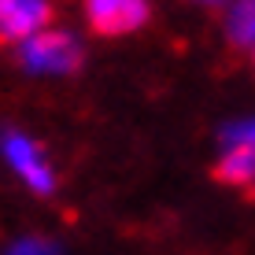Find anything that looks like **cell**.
Listing matches in <instances>:
<instances>
[{"label":"cell","instance_id":"ba28073f","mask_svg":"<svg viewBox=\"0 0 255 255\" xmlns=\"http://www.w3.org/2000/svg\"><path fill=\"white\" fill-rule=\"evenodd\" d=\"M11 255H59L52 244H45V241H22V244H15L11 248Z\"/></svg>","mask_w":255,"mask_h":255},{"label":"cell","instance_id":"277c9868","mask_svg":"<svg viewBox=\"0 0 255 255\" xmlns=\"http://www.w3.org/2000/svg\"><path fill=\"white\" fill-rule=\"evenodd\" d=\"M4 155H7V163L15 166V174H19L33 192H52L56 189V174H52L48 159L41 155V148L33 144L30 137L7 133L4 137Z\"/></svg>","mask_w":255,"mask_h":255},{"label":"cell","instance_id":"30bf717a","mask_svg":"<svg viewBox=\"0 0 255 255\" xmlns=\"http://www.w3.org/2000/svg\"><path fill=\"white\" fill-rule=\"evenodd\" d=\"M252 56H255V48H252Z\"/></svg>","mask_w":255,"mask_h":255},{"label":"cell","instance_id":"5b68a950","mask_svg":"<svg viewBox=\"0 0 255 255\" xmlns=\"http://www.w3.org/2000/svg\"><path fill=\"white\" fill-rule=\"evenodd\" d=\"M215 178L222 181V185L255 189V148L252 144H230L226 155L215 166Z\"/></svg>","mask_w":255,"mask_h":255},{"label":"cell","instance_id":"7a4b0ae2","mask_svg":"<svg viewBox=\"0 0 255 255\" xmlns=\"http://www.w3.org/2000/svg\"><path fill=\"white\" fill-rule=\"evenodd\" d=\"M85 19L100 37H126L148 22V0H85Z\"/></svg>","mask_w":255,"mask_h":255},{"label":"cell","instance_id":"52a82bcc","mask_svg":"<svg viewBox=\"0 0 255 255\" xmlns=\"http://www.w3.org/2000/svg\"><path fill=\"white\" fill-rule=\"evenodd\" d=\"M226 140L230 144H252L255 148V122H241V126L226 129Z\"/></svg>","mask_w":255,"mask_h":255},{"label":"cell","instance_id":"6da1fadb","mask_svg":"<svg viewBox=\"0 0 255 255\" xmlns=\"http://www.w3.org/2000/svg\"><path fill=\"white\" fill-rule=\"evenodd\" d=\"M19 63L37 74H70L82 67V45L67 30H41L19 45Z\"/></svg>","mask_w":255,"mask_h":255},{"label":"cell","instance_id":"9c48e42d","mask_svg":"<svg viewBox=\"0 0 255 255\" xmlns=\"http://www.w3.org/2000/svg\"><path fill=\"white\" fill-rule=\"evenodd\" d=\"M200 4H222V0H200Z\"/></svg>","mask_w":255,"mask_h":255},{"label":"cell","instance_id":"3957f363","mask_svg":"<svg viewBox=\"0 0 255 255\" xmlns=\"http://www.w3.org/2000/svg\"><path fill=\"white\" fill-rule=\"evenodd\" d=\"M48 0H0V45H22L33 33L48 30Z\"/></svg>","mask_w":255,"mask_h":255},{"label":"cell","instance_id":"8fae6325","mask_svg":"<svg viewBox=\"0 0 255 255\" xmlns=\"http://www.w3.org/2000/svg\"><path fill=\"white\" fill-rule=\"evenodd\" d=\"M252 192H255V189H252Z\"/></svg>","mask_w":255,"mask_h":255},{"label":"cell","instance_id":"8992f818","mask_svg":"<svg viewBox=\"0 0 255 255\" xmlns=\"http://www.w3.org/2000/svg\"><path fill=\"white\" fill-rule=\"evenodd\" d=\"M226 37L237 48H255V0H233L226 11Z\"/></svg>","mask_w":255,"mask_h":255}]
</instances>
